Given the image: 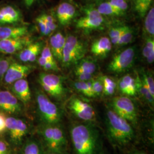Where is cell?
Instances as JSON below:
<instances>
[{"label": "cell", "mask_w": 154, "mask_h": 154, "mask_svg": "<svg viewBox=\"0 0 154 154\" xmlns=\"http://www.w3.org/2000/svg\"><path fill=\"white\" fill-rule=\"evenodd\" d=\"M70 137L75 154H97L99 147V132L90 122L74 125Z\"/></svg>", "instance_id": "obj_1"}, {"label": "cell", "mask_w": 154, "mask_h": 154, "mask_svg": "<svg viewBox=\"0 0 154 154\" xmlns=\"http://www.w3.org/2000/svg\"><path fill=\"white\" fill-rule=\"evenodd\" d=\"M105 124L108 138L113 145L123 147L134 141L135 133L133 126L113 110H107Z\"/></svg>", "instance_id": "obj_2"}, {"label": "cell", "mask_w": 154, "mask_h": 154, "mask_svg": "<svg viewBox=\"0 0 154 154\" xmlns=\"http://www.w3.org/2000/svg\"><path fill=\"white\" fill-rule=\"evenodd\" d=\"M35 101L38 114L43 125H57L60 124L63 118L62 112L45 92L37 90Z\"/></svg>", "instance_id": "obj_3"}, {"label": "cell", "mask_w": 154, "mask_h": 154, "mask_svg": "<svg viewBox=\"0 0 154 154\" xmlns=\"http://www.w3.org/2000/svg\"><path fill=\"white\" fill-rule=\"evenodd\" d=\"M39 134L47 151L64 154L67 147V140L63 130L57 125H42Z\"/></svg>", "instance_id": "obj_4"}, {"label": "cell", "mask_w": 154, "mask_h": 154, "mask_svg": "<svg viewBox=\"0 0 154 154\" xmlns=\"http://www.w3.org/2000/svg\"><path fill=\"white\" fill-rule=\"evenodd\" d=\"M30 132V126L25 119L17 116L6 117L5 133L11 147H21Z\"/></svg>", "instance_id": "obj_5"}, {"label": "cell", "mask_w": 154, "mask_h": 154, "mask_svg": "<svg viewBox=\"0 0 154 154\" xmlns=\"http://www.w3.org/2000/svg\"><path fill=\"white\" fill-rule=\"evenodd\" d=\"M86 52V48L83 42L75 36L68 35L66 38L61 61L63 66H70L81 60Z\"/></svg>", "instance_id": "obj_6"}, {"label": "cell", "mask_w": 154, "mask_h": 154, "mask_svg": "<svg viewBox=\"0 0 154 154\" xmlns=\"http://www.w3.org/2000/svg\"><path fill=\"white\" fill-rule=\"evenodd\" d=\"M111 110L130 123L132 126L138 123V111L132 100L126 96L114 97L111 103Z\"/></svg>", "instance_id": "obj_7"}, {"label": "cell", "mask_w": 154, "mask_h": 154, "mask_svg": "<svg viewBox=\"0 0 154 154\" xmlns=\"http://www.w3.org/2000/svg\"><path fill=\"white\" fill-rule=\"evenodd\" d=\"M38 82L45 92L55 99L61 100L66 95L62 79L57 75L41 72L39 75Z\"/></svg>", "instance_id": "obj_8"}, {"label": "cell", "mask_w": 154, "mask_h": 154, "mask_svg": "<svg viewBox=\"0 0 154 154\" xmlns=\"http://www.w3.org/2000/svg\"><path fill=\"white\" fill-rule=\"evenodd\" d=\"M135 49L134 47L128 48L116 54L108 65L110 72L121 73L130 69L134 63Z\"/></svg>", "instance_id": "obj_9"}, {"label": "cell", "mask_w": 154, "mask_h": 154, "mask_svg": "<svg viewBox=\"0 0 154 154\" xmlns=\"http://www.w3.org/2000/svg\"><path fill=\"white\" fill-rule=\"evenodd\" d=\"M23 105L11 91L0 90V111L10 116L21 115Z\"/></svg>", "instance_id": "obj_10"}, {"label": "cell", "mask_w": 154, "mask_h": 154, "mask_svg": "<svg viewBox=\"0 0 154 154\" xmlns=\"http://www.w3.org/2000/svg\"><path fill=\"white\" fill-rule=\"evenodd\" d=\"M68 107L74 116L83 121L91 123L96 119L93 107L76 97H73L70 99Z\"/></svg>", "instance_id": "obj_11"}, {"label": "cell", "mask_w": 154, "mask_h": 154, "mask_svg": "<svg viewBox=\"0 0 154 154\" xmlns=\"http://www.w3.org/2000/svg\"><path fill=\"white\" fill-rule=\"evenodd\" d=\"M85 15L77 20L76 27L83 30L97 29L102 26L104 18L97 9L88 7L85 9Z\"/></svg>", "instance_id": "obj_12"}, {"label": "cell", "mask_w": 154, "mask_h": 154, "mask_svg": "<svg viewBox=\"0 0 154 154\" xmlns=\"http://www.w3.org/2000/svg\"><path fill=\"white\" fill-rule=\"evenodd\" d=\"M33 71V67L17 62H11L6 70L2 81L11 85L18 80L25 78Z\"/></svg>", "instance_id": "obj_13"}, {"label": "cell", "mask_w": 154, "mask_h": 154, "mask_svg": "<svg viewBox=\"0 0 154 154\" xmlns=\"http://www.w3.org/2000/svg\"><path fill=\"white\" fill-rule=\"evenodd\" d=\"M30 44V39L26 37L0 40V53L5 54H14Z\"/></svg>", "instance_id": "obj_14"}, {"label": "cell", "mask_w": 154, "mask_h": 154, "mask_svg": "<svg viewBox=\"0 0 154 154\" xmlns=\"http://www.w3.org/2000/svg\"><path fill=\"white\" fill-rule=\"evenodd\" d=\"M11 85V93L23 105L27 106L32 99V93L28 81L23 78L17 81Z\"/></svg>", "instance_id": "obj_15"}, {"label": "cell", "mask_w": 154, "mask_h": 154, "mask_svg": "<svg viewBox=\"0 0 154 154\" xmlns=\"http://www.w3.org/2000/svg\"><path fill=\"white\" fill-rule=\"evenodd\" d=\"M76 8L72 4L63 2L58 6L56 15L58 21L62 26H67L76 14Z\"/></svg>", "instance_id": "obj_16"}, {"label": "cell", "mask_w": 154, "mask_h": 154, "mask_svg": "<svg viewBox=\"0 0 154 154\" xmlns=\"http://www.w3.org/2000/svg\"><path fill=\"white\" fill-rule=\"evenodd\" d=\"M21 20V11L14 6H5L0 9V25L16 23Z\"/></svg>", "instance_id": "obj_17"}, {"label": "cell", "mask_w": 154, "mask_h": 154, "mask_svg": "<svg viewBox=\"0 0 154 154\" xmlns=\"http://www.w3.org/2000/svg\"><path fill=\"white\" fill-rule=\"evenodd\" d=\"M42 42H37L27 45L21 50L18 54V58L22 62H34L37 60L39 54L42 49Z\"/></svg>", "instance_id": "obj_18"}, {"label": "cell", "mask_w": 154, "mask_h": 154, "mask_svg": "<svg viewBox=\"0 0 154 154\" xmlns=\"http://www.w3.org/2000/svg\"><path fill=\"white\" fill-rule=\"evenodd\" d=\"M28 33V28L25 26H12L0 25V40L17 38L25 37Z\"/></svg>", "instance_id": "obj_19"}, {"label": "cell", "mask_w": 154, "mask_h": 154, "mask_svg": "<svg viewBox=\"0 0 154 154\" xmlns=\"http://www.w3.org/2000/svg\"><path fill=\"white\" fill-rule=\"evenodd\" d=\"M112 49V44L110 38L102 37L95 40L91 45V53L96 57H105L110 53Z\"/></svg>", "instance_id": "obj_20"}, {"label": "cell", "mask_w": 154, "mask_h": 154, "mask_svg": "<svg viewBox=\"0 0 154 154\" xmlns=\"http://www.w3.org/2000/svg\"><path fill=\"white\" fill-rule=\"evenodd\" d=\"M117 87L122 93L127 96H135L137 93L135 78L130 75H126L118 81Z\"/></svg>", "instance_id": "obj_21"}, {"label": "cell", "mask_w": 154, "mask_h": 154, "mask_svg": "<svg viewBox=\"0 0 154 154\" xmlns=\"http://www.w3.org/2000/svg\"><path fill=\"white\" fill-rule=\"evenodd\" d=\"M21 154H44L42 144L34 138L26 139L21 147Z\"/></svg>", "instance_id": "obj_22"}, {"label": "cell", "mask_w": 154, "mask_h": 154, "mask_svg": "<svg viewBox=\"0 0 154 154\" xmlns=\"http://www.w3.org/2000/svg\"><path fill=\"white\" fill-rule=\"evenodd\" d=\"M135 83L137 93L138 94L151 108H154V97L151 95L148 88H147L138 74L135 77Z\"/></svg>", "instance_id": "obj_23"}, {"label": "cell", "mask_w": 154, "mask_h": 154, "mask_svg": "<svg viewBox=\"0 0 154 154\" xmlns=\"http://www.w3.org/2000/svg\"><path fill=\"white\" fill-rule=\"evenodd\" d=\"M97 65L93 60L86 58L81 60V61L77 65L74 72L75 74L78 73H86L89 74H93L96 71Z\"/></svg>", "instance_id": "obj_24"}, {"label": "cell", "mask_w": 154, "mask_h": 154, "mask_svg": "<svg viewBox=\"0 0 154 154\" xmlns=\"http://www.w3.org/2000/svg\"><path fill=\"white\" fill-rule=\"evenodd\" d=\"M144 29L149 37L154 38V8L151 6L145 16Z\"/></svg>", "instance_id": "obj_25"}, {"label": "cell", "mask_w": 154, "mask_h": 154, "mask_svg": "<svg viewBox=\"0 0 154 154\" xmlns=\"http://www.w3.org/2000/svg\"><path fill=\"white\" fill-rule=\"evenodd\" d=\"M143 57L149 63H152L154 61V38L148 37L146 39L142 51Z\"/></svg>", "instance_id": "obj_26"}, {"label": "cell", "mask_w": 154, "mask_h": 154, "mask_svg": "<svg viewBox=\"0 0 154 154\" xmlns=\"http://www.w3.org/2000/svg\"><path fill=\"white\" fill-rule=\"evenodd\" d=\"M100 79L103 86V94L106 96L114 95L117 88V83L112 78L106 75L100 77Z\"/></svg>", "instance_id": "obj_27"}, {"label": "cell", "mask_w": 154, "mask_h": 154, "mask_svg": "<svg viewBox=\"0 0 154 154\" xmlns=\"http://www.w3.org/2000/svg\"><path fill=\"white\" fill-rule=\"evenodd\" d=\"M153 0H134V9L141 17H144L151 7Z\"/></svg>", "instance_id": "obj_28"}, {"label": "cell", "mask_w": 154, "mask_h": 154, "mask_svg": "<svg viewBox=\"0 0 154 154\" xmlns=\"http://www.w3.org/2000/svg\"><path fill=\"white\" fill-rule=\"evenodd\" d=\"M97 10L102 16H117L123 14L121 11L117 10L113 6L111 5L109 1H106L100 4L98 6Z\"/></svg>", "instance_id": "obj_29"}, {"label": "cell", "mask_w": 154, "mask_h": 154, "mask_svg": "<svg viewBox=\"0 0 154 154\" xmlns=\"http://www.w3.org/2000/svg\"><path fill=\"white\" fill-rule=\"evenodd\" d=\"M91 80L86 82L78 81L74 83L73 85L75 90L85 96L88 97H95L92 89Z\"/></svg>", "instance_id": "obj_30"}, {"label": "cell", "mask_w": 154, "mask_h": 154, "mask_svg": "<svg viewBox=\"0 0 154 154\" xmlns=\"http://www.w3.org/2000/svg\"><path fill=\"white\" fill-rule=\"evenodd\" d=\"M128 28V26H123L112 28L110 29L109 34L112 45H117L121 35Z\"/></svg>", "instance_id": "obj_31"}, {"label": "cell", "mask_w": 154, "mask_h": 154, "mask_svg": "<svg viewBox=\"0 0 154 154\" xmlns=\"http://www.w3.org/2000/svg\"><path fill=\"white\" fill-rule=\"evenodd\" d=\"M49 46L54 57L59 61H62L63 50L58 44L55 35L51 36L50 39Z\"/></svg>", "instance_id": "obj_32"}, {"label": "cell", "mask_w": 154, "mask_h": 154, "mask_svg": "<svg viewBox=\"0 0 154 154\" xmlns=\"http://www.w3.org/2000/svg\"><path fill=\"white\" fill-rule=\"evenodd\" d=\"M38 63L39 66H41L45 70H53L56 72H58L60 70V68L55 61H49L42 57H40L38 60Z\"/></svg>", "instance_id": "obj_33"}, {"label": "cell", "mask_w": 154, "mask_h": 154, "mask_svg": "<svg viewBox=\"0 0 154 154\" xmlns=\"http://www.w3.org/2000/svg\"><path fill=\"white\" fill-rule=\"evenodd\" d=\"M134 37V32L132 29L130 27L123 33L119 39L117 45L123 46L128 44L132 42Z\"/></svg>", "instance_id": "obj_34"}, {"label": "cell", "mask_w": 154, "mask_h": 154, "mask_svg": "<svg viewBox=\"0 0 154 154\" xmlns=\"http://www.w3.org/2000/svg\"><path fill=\"white\" fill-rule=\"evenodd\" d=\"M143 77L141 78L142 81L148 88L149 91L151 95L154 97V81L152 75H149L148 73L143 72L142 74Z\"/></svg>", "instance_id": "obj_35"}, {"label": "cell", "mask_w": 154, "mask_h": 154, "mask_svg": "<svg viewBox=\"0 0 154 154\" xmlns=\"http://www.w3.org/2000/svg\"><path fill=\"white\" fill-rule=\"evenodd\" d=\"M92 83V89L93 91L95 97H99L103 94V86L102 81L100 79H92L91 80Z\"/></svg>", "instance_id": "obj_36"}, {"label": "cell", "mask_w": 154, "mask_h": 154, "mask_svg": "<svg viewBox=\"0 0 154 154\" xmlns=\"http://www.w3.org/2000/svg\"><path fill=\"white\" fill-rule=\"evenodd\" d=\"M109 3L112 6L123 14L126 12L128 9V4L127 0H109Z\"/></svg>", "instance_id": "obj_37"}, {"label": "cell", "mask_w": 154, "mask_h": 154, "mask_svg": "<svg viewBox=\"0 0 154 154\" xmlns=\"http://www.w3.org/2000/svg\"><path fill=\"white\" fill-rule=\"evenodd\" d=\"M11 62L9 58L0 57V82L2 81L6 72Z\"/></svg>", "instance_id": "obj_38"}, {"label": "cell", "mask_w": 154, "mask_h": 154, "mask_svg": "<svg viewBox=\"0 0 154 154\" xmlns=\"http://www.w3.org/2000/svg\"><path fill=\"white\" fill-rule=\"evenodd\" d=\"M36 22H37L40 32L42 35H48L51 33L41 15L36 18Z\"/></svg>", "instance_id": "obj_39"}, {"label": "cell", "mask_w": 154, "mask_h": 154, "mask_svg": "<svg viewBox=\"0 0 154 154\" xmlns=\"http://www.w3.org/2000/svg\"><path fill=\"white\" fill-rule=\"evenodd\" d=\"M41 16L44 18L48 27L50 29V30L51 32L54 31L57 28V25L55 23V19L54 18V17L51 15L47 14H43Z\"/></svg>", "instance_id": "obj_40"}, {"label": "cell", "mask_w": 154, "mask_h": 154, "mask_svg": "<svg viewBox=\"0 0 154 154\" xmlns=\"http://www.w3.org/2000/svg\"><path fill=\"white\" fill-rule=\"evenodd\" d=\"M0 154H11V146L9 142L0 139Z\"/></svg>", "instance_id": "obj_41"}, {"label": "cell", "mask_w": 154, "mask_h": 154, "mask_svg": "<svg viewBox=\"0 0 154 154\" xmlns=\"http://www.w3.org/2000/svg\"><path fill=\"white\" fill-rule=\"evenodd\" d=\"M41 57L44 58L45 59L49 60V61H55L54 57L51 51L49 45H46L45 47H44L43 49L41 51Z\"/></svg>", "instance_id": "obj_42"}, {"label": "cell", "mask_w": 154, "mask_h": 154, "mask_svg": "<svg viewBox=\"0 0 154 154\" xmlns=\"http://www.w3.org/2000/svg\"><path fill=\"white\" fill-rule=\"evenodd\" d=\"M6 117V114L2 111H0V134L5 132Z\"/></svg>", "instance_id": "obj_43"}, {"label": "cell", "mask_w": 154, "mask_h": 154, "mask_svg": "<svg viewBox=\"0 0 154 154\" xmlns=\"http://www.w3.org/2000/svg\"><path fill=\"white\" fill-rule=\"evenodd\" d=\"M75 75L78 79L79 81H89L91 79H93V75L86 74V73H78L75 74Z\"/></svg>", "instance_id": "obj_44"}, {"label": "cell", "mask_w": 154, "mask_h": 154, "mask_svg": "<svg viewBox=\"0 0 154 154\" xmlns=\"http://www.w3.org/2000/svg\"><path fill=\"white\" fill-rule=\"evenodd\" d=\"M23 1H24L25 4L26 5V6L28 8H29L33 5V4H34V2L37 0H23Z\"/></svg>", "instance_id": "obj_45"}, {"label": "cell", "mask_w": 154, "mask_h": 154, "mask_svg": "<svg viewBox=\"0 0 154 154\" xmlns=\"http://www.w3.org/2000/svg\"><path fill=\"white\" fill-rule=\"evenodd\" d=\"M131 154H147L143 151H133Z\"/></svg>", "instance_id": "obj_46"}, {"label": "cell", "mask_w": 154, "mask_h": 154, "mask_svg": "<svg viewBox=\"0 0 154 154\" xmlns=\"http://www.w3.org/2000/svg\"><path fill=\"white\" fill-rule=\"evenodd\" d=\"M44 154H61L57 152H52V151H44Z\"/></svg>", "instance_id": "obj_47"}, {"label": "cell", "mask_w": 154, "mask_h": 154, "mask_svg": "<svg viewBox=\"0 0 154 154\" xmlns=\"http://www.w3.org/2000/svg\"><path fill=\"white\" fill-rule=\"evenodd\" d=\"M99 154H106L105 153H103V152H100V153H99Z\"/></svg>", "instance_id": "obj_48"}]
</instances>
